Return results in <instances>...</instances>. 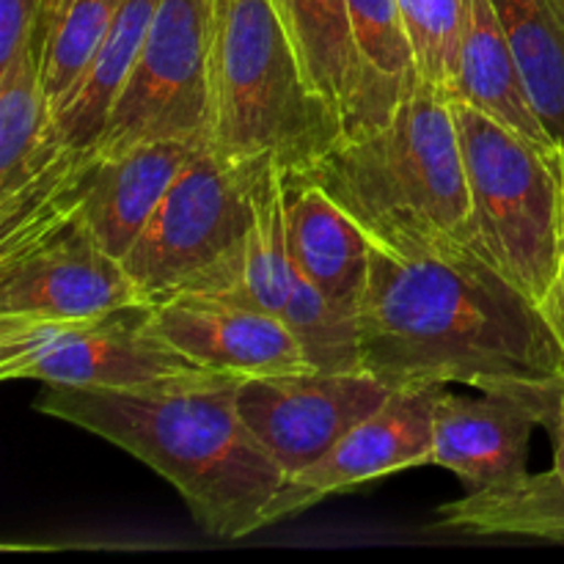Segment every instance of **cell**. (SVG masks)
I'll return each instance as SVG.
<instances>
[{
    "instance_id": "cell-1",
    "label": "cell",
    "mask_w": 564,
    "mask_h": 564,
    "mask_svg": "<svg viewBox=\"0 0 564 564\" xmlns=\"http://www.w3.org/2000/svg\"><path fill=\"white\" fill-rule=\"evenodd\" d=\"M361 367L394 391L463 383L564 394V345L545 303L471 246H372Z\"/></svg>"
},
{
    "instance_id": "cell-2",
    "label": "cell",
    "mask_w": 564,
    "mask_h": 564,
    "mask_svg": "<svg viewBox=\"0 0 564 564\" xmlns=\"http://www.w3.org/2000/svg\"><path fill=\"white\" fill-rule=\"evenodd\" d=\"M237 386L229 375L149 391L47 386L36 411L147 463L180 490L209 538L242 540L268 527L264 512L286 477L248 430Z\"/></svg>"
},
{
    "instance_id": "cell-3",
    "label": "cell",
    "mask_w": 564,
    "mask_h": 564,
    "mask_svg": "<svg viewBox=\"0 0 564 564\" xmlns=\"http://www.w3.org/2000/svg\"><path fill=\"white\" fill-rule=\"evenodd\" d=\"M455 99L419 77L389 121L341 135L303 176L317 182L372 246H471V196Z\"/></svg>"
},
{
    "instance_id": "cell-4",
    "label": "cell",
    "mask_w": 564,
    "mask_h": 564,
    "mask_svg": "<svg viewBox=\"0 0 564 564\" xmlns=\"http://www.w3.org/2000/svg\"><path fill=\"white\" fill-rule=\"evenodd\" d=\"M341 132L339 110L308 80L273 0H215L209 143L226 160L306 174Z\"/></svg>"
},
{
    "instance_id": "cell-5",
    "label": "cell",
    "mask_w": 564,
    "mask_h": 564,
    "mask_svg": "<svg viewBox=\"0 0 564 564\" xmlns=\"http://www.w3.org/2000/svg\"><path fill=\"white\" fill-rule=\"evenodd\" d=\"M471 196L474 248L512 284L545 303L564 259L562 152L452 102Z\"/></svg>"
},
{
    "instance_id": "cell-6",
    "label": "cell",
    "mask_w": 564,
    "mask_h": 564,
    "mask_svg": "<svg viewBox=\"0 0 564 564\" xmlns=\"http://www.w3.org/2000/svg\"><path fill=\"white\" fill-rule=\"evenodd\" d=\"M268 160H226L204 141L121 259L143 303L235 290Z\"/></svg>"
},
{
    "instance_id": "cell-7",
    "label": "cell",
    "mask_w": 564,
    "mask_h": 564,
    "mask_svg": "<svg viewBox=\"0 0 564 564\" xmlns=\"http://www.w3.org/2000/svg\"><path fill=\"white\" fill-rule=\"evenodd\" d=\"M154 330L152 303L80 319L0 317V378L94 391H149L218 378ZM231 378V375H229Z\"/></svg>"
},
{
    "instance_id": "cell-8",
    "label": "cell",
    "mask_w": 564,
    "mask_h": 564,
    "mask_svg": "<svg viewBox=\"0 0 564 564\" xmlns=\"http://www.w3.org/2000/svg\"><path fill=\"white\" fill-rule=\"evenodd\" d=\"M215 0H160L147 42L110 110L97 152L213 132Z\"/></svg>"
},
{
    "instance_id": "cell-9",
    "label": "cell",
    "mask_w": 564,
    "mask_h": 564,
    "mask_svg": "<svg viewBox=\"0 0 564 564\" xmlns=\"http://www.w3.org/2000/svg\"><path fill=\"white\" fill-rule=\"evenodd\" d=\"M143 303L80 207L0 240V317L80 319Z\"/></svg>"
},
{
    "instance_id": "cell-10",
    "label": "cell",
    "mask_w": 564,
    "mask_h": 564,
    "mask_svg": "<svg viewBox=\"0 0 564 564\" xmlns=\"http://www.w3.org/2000/svg\"><path fill=\"white\" fill-rule=\"evenodd\" d=\"M391 391L367 369H308L240 380L237 408L284 477H295L323 460L358 422L389 400Z\"/></svg>"
},
{
    "instance_id": "cell-11",
    "label": "cell",
    "mask_w": 564,
    "mask_h": 564,
    "mask_svg": "<svg viewBox=\"0 0 564 564\" xmlns=\"http://www.w3.org/2000/svg\"><path fill=\"white\" fill-rule=\"evenodd\" d=\"M438 389L391 391L323 460L286 477L264 512V523L290 521L336 494L433 463V413Z\"/></svg>"
},
{
    "instance_id": "cell-12",
    "label": "cell",
    "mask_w": 564,
    "mask_h": 564,
    "mask_svg": "<svg viewBox=\"0 0 564 564\" xmlns=\"http://www.w3.org/2000/svg\"><path fill=\"white\" fill-rule=\"evenodd\" d=\"M560 400L510 391L463 397L441 389L433 413V466L455 474L468 494L521 482L529 474L534 430H551Z\"/></svg>"
},
{
    "instance_id": "cell-13",
    "label": "cell",
    "mask_w": 564,
    "mask_h": 564,
    "mask_svg": "<svg viewBox=\"0 0 564 564\" xmlns=\"http://www.w3.org/2000/svg\"><path fill=\"white\" fill-rule=\"evenodd\" d=\"M152 325L198 367L231 378L308 372L281 314L213 295H176L152 306Z\"/></svg>"
},
{
    "instance_id": "cell-14",
    "label": "cell",
    "mask_w": 564,
    "mask_h": 564,
    "mask_svg": "<svg viewBox=\"0 0 564 564\" xmlns=\"http://www.w3.org/2000/svg\"><path fill=\"white\" fill-rule=\"evenodd\" d=\"M290 259L323 295L361 314L372 268V242L361 226L308 176L284 174Z\"/></svg>"
},
{
    "instance_id": "cell-15",
    "label": "cell",
    "mask_w": 564,
    "mask_h": 564,
    "mask_svg": "<svg viewBox=\"0 0 564 564\" xmlns=\"http://www.w3.org/2000/svg\"><path fill=\"white\" fill-rule=\"evenodd\" d=\"M202 141H158L127 149L121 154H99L80 213L105 251L124 259L169 187L182 174Z\"/></svg>"
},
{
    "instance_id": "cell-16",
    "label": "cell",
    "mask_w": 564,
    "mask_h": 564,
    "mask_svg": "<svg viewBox=\"0 0 564 564\" xmlns=\"http://www.w3.org/2000/svg\"><path fill=\"white\" fill-rule=\"evenodd\" d=\"M347 17L361 83L341 135H356L394 116L419 83V69L400 0H347Z\"/></svg>"
},
{
    "instance_id": "cell-17",
    "label": "cell",
    "mask_w": 564,
    "mask_h": 564,
    "mask_svg": "<svg viewBox=\"0 0 564 564\" xmlns=\"http://www.w3.org/2000/svg\"><path fill=\"white\" fill-rule=\"evenodd\" d=\"M457 102L471 105L510 130L554 147L529 102L516 53L494 0H468L460 36Z\"/></svg>"
},
{
    "instance_id": "cell-18",
    "label": "cell",
    "mask_w": 564,
    "mask_h": 564,
    "mask_svg": "<svg viewBox=\"0 0 564 564\" xmlns=\"http://www.w3.org/2000/svg\"><path fill=\"white\" fill-rule=\"evenodd\" d=\"M158 6L160 0H124L88 69L53 110V135L61 147L97 149Z\"/></svg>"
},
{
    "instance_id": "cell-19",
    "label": "cell",
    "mask_w": 564,
    "mask_h": 564,
    "mask_svg": "<svg viewBox=\"0 0 564 564\" xmlns=\"http://www.w3.org/2000/svg\"><path fill=\"white\" fill-rule=\"evenodd\" d=\"M53 9L44 3V20L25 55L0 72V196L42 174L69 147L53 135V108L44 94L42 69Z\"/></svg>"
},
{
    "instance_id": "cell-20",
    "label": "cell",
    "mask_w": 564,
    "mask_h": 564,
    "mask_svg": "<svg viewBox=\"0 0 564 564\" xmlns=\"http://www.w3.org/2000/svg\"><path fill=\"white\" fill-rule=\"evenodd\" d=\"M540 124L564 149V0H494Z\"/></svg>"
},
{
    "instance_id": "cell-21",
    "label": "cell",
    "mask_w": 564,
    "mask_h": 564,
    "mask_svg": "<svg viewBox=\"0 0 564 564\" xmlns=\"http://www.w3.org/2000/svg\"><path fill=\"white\" fill-rule=\"evenodd\" d=\"M308 80L339 110L341 127L358 97L356 47H352L347 0H273Z\"/></svg>"
},
{
    "instance_id": "cell-22",
    "label": "cell",
    "mask_w": 564,
    "mask_h": 564,
    "mask_svg": "<svg viewBox=\"0 0 564 564\" xmlns=\"http://www.w3.org/2000/svg\"><path fill=\"white\" fill-rule=\"evenodd\" d=\"M295 281V264L286 246L284 171L268 169L257 191V218L248 237L240 279L224 301L246 303L262 312L281 314Z\"/></svg>"
},
{
    "instance_id": "cell-23",
    "label": "cell",
    "mask_w": 564,
    "mask_h": 564,
    "mask_svg": "<svg viewBox=\"0 0 564 564\" xmlns=\"http://www.w3.org/2000/svg\"><path fill=\"white\" fill-rule=\"evenodd\" d=\"M281 319L290 325L306 356L319 372H352L361 367V314L339 306L295 270L292 292Z\"/></svg>"
},
{
    "instance_id": "cell-24",
    "label": "cell",
    "mask_w": 564,
    "mask_h": 564,
    "mask_svg": "<svg viewBox=\"0 0 564 564\" xmlns=\"http://www.w3.org/2000/svg\"><path fill=\"white\" fill-rule=\"evenodd\" d=\"M121 6L124 0H64L58 6L50 20L42 69L50 108H58L88 69Z\"/></svg>"
},
{
    "instance_id": "cell-25",
    "label": "cell",
    "mask_w": 564,
    "mask_h": 564,
    "mask_svg": "<svg viewBox=\"0 0 564 564\" xmlns=\"http://www.w3.org/2000/svg\"><path fill=\"white\" fill-rule=\"evenodd\" d=\"M419 77L457 99L460 36L468 0H400Z\"/></svg>"
},
{
    "instance_id": "cell-26",
    "label": "cell",
    "mask_w": 564,
    "mask_h": 564,
    "mask_svg": "<svg viewBox=\"0 0 564 564\" xmlns=\"http://www.w3.org/2000/svg\"><path fill=\"white\" fill-rule=\"evenodd\" d=\"M44 0H0V72L11 69L36 42Z\"/></svg>"
},
{
    "instance_id": "cell-27",
    "label": "cell",
    "mask_w": 564,
    "mask_h": 564,
    "mask_svg": "<svg viewBox=\"0 0 564 564\" xmlns=\"http://www.w3.org/2000/svg\"><path fill=\"white\" fill-rule=\"evenodd\" d=\"M545 308H549L551 319H554L556 330H560V336H562V345H564V259H562L560 279H556V286H554V292H551V297L545 301Z\"/></svg>"
},
{
    "instance_id": "cell-28",
    "label": "cell",
    "mask_w": 564,
    "mask_h": 564,
    "mask_svg": "<svg viewBox=\"0 0 564 564\" xmlns=\"http://www.w3.org/2000/svg\"><path fill=\"white\" fill-rule=\"evenodd\" d=\"M551 433H554V471L564 479V394L556 408V419L551 424Z\"/></svg>"
},
{
    "instance_id": "cell-29",
    "label": "cell",
    "mask_w": 564,
    "mask_h": 564,
    "mask_svg": "<svg viewBox=\"0 0 564 564\" xmlns=\"http://www.w3.org/2000/svg\"><path fill=\"white\" fill-rule=\"evenodd\" d=\"M44 3H47L50 9H53V14H55V11H58V6L64 3V0H44Z\"/></svg>"
},
{
    "instance_id": "cell-30",
    "label": "cell",
    "mask_w": 564,
    "mask_h": 564,
    "mask_svg": "<svg viewBox=\"0 0 564 564\" xmlns=\"http://www.w3.org/2000/svg\"><path fill=\"white\" fill-rule=\"evenodd\" d=\"M560 152H562V165H564V149H560Z\"/></svg>"
}]
</instances>
